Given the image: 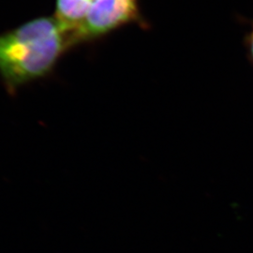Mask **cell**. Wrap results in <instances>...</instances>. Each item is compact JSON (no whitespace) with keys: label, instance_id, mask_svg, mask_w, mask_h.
I'll return each mask as SVG.
<instances>
[{"label":"cell","instance_id":"5b68a950","mask_svg":"<svg viewBox=\"0 0 253 253\" xmlns=\"http://www.w3.org/2000/svg\"><path fill=\"white\" fill-rule=\"evenodd\" d=\"M91 1H92V2H93V1H95V0H91Z\"/></svg>","mask_w":253,"mask_h":253},{"label":"cell","instance_id":"277c9868","mask_svg":"<svg viewBox=\"0 0 253 253\" xmlns=\"http://www.w3.org/2000/svg\"><path fill=\"white\" fill-rule=\"evenodd\" d=\"M248 49H249V53H250V57L252 59L253 63V27L249 35V39H248Z\"/></svg>","mask_w":253,"mask_h":253},{"label":"cell","instance_id":"7a4b0ae2","mask_svg":"<svg viewBox=\"0 0 253 253\" xmlns=\"http://www.w3.org/2000/svg\"><path fill=\"white\" fill-rule=\"evenodd\" d=\"M140 22L138 0H95L74 33V44L91 42L125 25Z\"/></svg>","mask_w":253,"mask_h":253},{"label":"cell","instance_id":"3957f363","mask_svg":"<svg viewBox=\"0 0 253 253\" xmlns=\"http://www.w3.org/2000/svg\"><path fill=\"white\" fill-rule=\"evenodd\" d=\"M91 0H56L55 18L72 38L81 27L90 8Z\"/></svg>","mask_w":253,"mask_h":253},{"label":"cell","instance_id":"6da1fadb","mask_svg":"<svg viewBox=\"0 0 253 253\" xmlns=\"http://www.w3.org/2000/svg\"><path fill=\"white\" fill-rule=\"evenodd\" d=\"M73 46L55 17H40L0 34V76L11 94L51 73Z\"/></svg>","mask_w":253,"mask_h":253}]
</instances>
